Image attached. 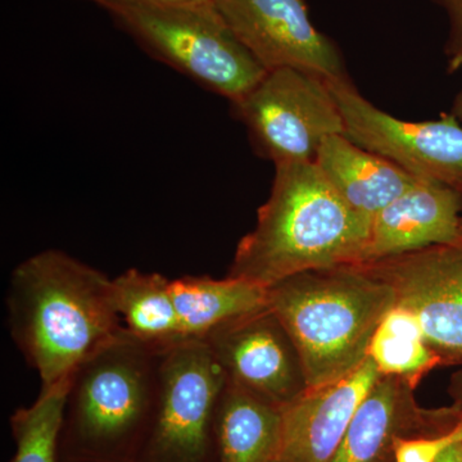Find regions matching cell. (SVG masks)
I'll list each match as a JSON object with an SVG mask.
<instances>
[{"label":"cell","instance_id":"obj_1","mask_svg":"<svg viewBox=\"0 0 462 462\" xmlns=\"http://www.w3.org/2000/svg\"><path fill=\"white\" fill-rule=\"evenodd\" d=\"M8 325L42 388L76 367L124 327L112 279L58 249L14 267L7 293Z\"/></svg>","mask_w":462,"mask_h":462},{"label":"cell","instance_id":"obj_2","mask_svg":"<svg viewBox=\"0 0 462 462\" xmlns=\"http://www.w3.org/2000/svg\"><path fill=\"white\" fill-rule=\"evenodd\" d=\"M370 225L315 162L275 166L269 199L254 229L236 245L229 276L269 288L309 270L357 263Z\"/></svg>","mask_w":462,"mask_h":462},{"label":"cell","instance_id":"obj_3","mask_svg":"<svg viewBox=\"0 0 462 462\" xmlns=\"http://www.w3.org/2000/svg\"><path fill=\"white\" fill-rule=\"evenodd\" d=\"M162 354L121 328L71 374L60 462H135L156 412Z\"/></svg>","mask_w":462,"mask_h":462},{"label":"cell","instance_id":"obj_4","mask_svg":"<svg viewBox=\"0 0 462 462\" xmlns=\"http://www.w3.org/2000/svg\"><path fill=\"white\" fill-rule=\"evenodd\" d=\"M394 306L393 289L355 264L309 270L267 288V307L293 340L309 388L355 372Z\"/></svg>","mask_w":462,"mask_h":462},{"label":"cell","instance_id":"obj_5","mask_svg":"<svg viewBox=\"0 0 462 462\" xmlns=\"http://www.w3.org/2000/svg\"><path fill=\"white\" fill-rule=\"evenodd\" d=\"M102 8L118 29L152 57L231 105L239 102L266 74L214 5L108 3Z\"/></svg>","mask_w":462,"mask_h":462},{"label":"cell","instance_id":"obj_6","mask_svg":"<svg viewBox=\"0 0 462 462\" xmlns=\"http://www.w3.org/2000/svg\"><path fill=\"white\" fill-rule=\"evenodd\" d=\"M225 384L203 340L163 352L156 412L135 462H218L216 410Z\"/></svg>","mask_w":462,"mask_h":462},{"label":"cell","instance_id":"obj_7","mask_svg":"<svg viewBox=\"0 0 462 462\" xmlns=\"http://www.w3.org/2000/svg\"><path fill=\"white\" fill-rule=\"evenodd\" d=\"M231 106L254 147L275 166L315 162L322 143L345 134L342 115L327 80L300 69L266 71Z\"/></svg>","mask_w":462,"mask_h":462},{"label":"cell","instance_id":"obj_8","mask_svg":"<svg viewBox=\"0 0 462 462\" xmlns=\"http://www.w3.org/2000/svg\"><path fill=\"white\" fill-rule=\"evenodd\" d=\"M338 105L345 135L387 158L421 180L445 185L462 196V124L455 115L438 120L404 121L365 98L348 78L327 80Z\"/></svg>","mask_w":462,"mask_h":462},{"label":"cell","instance_id":"obj_9","mask_svg":"<svg viewBox=\"0 0 462 462\" xmlns=\"http://www.w3.org/2000/svg\"><path fill=\"white\" fill-rule=\"evenodd\" d=\"M355 266L393 289L445 366L462 364V239Z\"/></svg>","mask_w":462,"mask_h":462},{"label":"cell","instance_id":"obj_10","mask_svg":"<svg viewBox=\"0 0 462 462\" xmlns=\"http://www.w3.org/2000/svg\"><path fill=\"white\" fill-rule=\"evenodd\" d=\"M236 39L266 71L296 69L346 78L336 42L312 23L305 0H212Z\"/></svg>","mask_w":462,"mask_h":462},{"label":"cell","instance_id":"obj_11","mask_svg":"<svg viewBox=\"0 0 462 462\" xmlns=\"http://www.w3.org/2000/svg\"><path fill=\"white\" fill-rule=\"evenodd\" d=\"M200 340L229 382L270 402L285 407L309 389L296 346L269 307L225 322Z\"/></svg>","mask_w":462,"mask_h":462},{"label":"cell","instance_id":"obj_12","mask_svg":"<svg viewBox=\"0 0 462 462\" xmlns=\"http://www.w3.org/2000/svg\"><path fill=\"white\" fill-rule=\"evenodd\" d=\"M406 380L382 375L356 410L331 462L394 461L398 438L436 436L461 421L455 404L425 409Z\"/></svg>","mask_w":462,"mask_h":462},{"label":"cell","instance_id":"obj_13","mask_svg":"<svg viewBox=\"0 0 462 462\" xmlns=\"http://www.w3.org/2000/svg\"><path fill=\"white\" fill-rule=\"evenodd\" d=\"M382 374L369 357L345 378L309 388L282 407L275 462H331L356 410Z\"/></svg>","mask_w":462,"mask_h":462},{"label":"cell","instance_id":"obj_14","mask_svg":"<svg viewBox=\"0 0 462 462\" xmlns=\"http://www.w3.org/2000/svg\"><path fill=\"white\" fill-rule=\"evenodd\" d=\"M460 239L461 194L438 182L418 179L409 190L373 218L369 238L357 263Z\"/></svg>","mask_w":462,"mask_h":462},{"label":"cell","instance_id":"obj_15","mask_svg":"<svg viewBox=\"0 0 462 462\" xmlns=\"http://www.w3.org/2000/svg\"><path fill=\"white\" fill-rule=\"evenodd\" d=\"M315 163L340 199L370 221L418 180L345 134L322 143Z\"/></svg>","mask_w":462,"mask_h":462},{"label":"cell","instance_id":"obj_16","mask_svg":"<svg viewBox=\"0 0 462 462\" xmlns=\"http://www.w3.org/2000/svg\"><path fill=\"white\" fill-rule=\"evenodd\" d=\"M282 407L226 379L216 410L218 462H275Z\"/></svg>","mask_w":462,"mask_h":462},{"label":"cell","instance_id":"obj_17","mask_svg":"<svg viewBox=\"0 0 462 462\" xmlns=\"http://www.w3.org/2000/svg\"><path fill=\"white\" fill-rule=\"evenodd\" d=\"M172 297L185 339H203L216 328L267 307V288L245 279L182 276Z\"/></svg>","mask_w":462,"mask_h":462},{"label":"cell","instance_id":"obj_18","mask_svg":"<svg viewBox=\"0 0 462 462\" xmlns=\"http://www.w3.org/2000/svg\"><path fill=\"white\" fill-rule=\"evenodd\" d=\"M172 281L157 273L129 269L112 279L114 300L125 329L149 348L163 354L185 342Z\"/></svg>","mask_w":462,"mask_h":462},{"label":"cell","instance_id":"obj_19","mask_svg":"<svg viewBox=\"0 0 462 462\" xmlns=\"http://www.w3.org/2000/svg\"><path fill=\"white\" fill-rule=\"evenodd\" d=\"M367 357L382 375L406 380L415 389L431 370L445 366L425 340L418 318L398 305L376 328Z\"/></svg>","mask_w":462,"mask_h":462},{"label":"cell","instance_id":"obj_20","mask_svg":"<svg viewBox=\"0 0 462 462\" xmlns=\"http://www.w3.org/2000/svg\"><path fill=\"white\" fill-rule=\"evenodd\" d=\"M69 379L42 388L38 400L11 416L16 452L9 462H60L58 440Z\"/></svg>","mask_w":462,"mask_h":462},{"label":"cell","instance_id":"obj_21","mask_svg":"<svg viewBox=\"0 0 462 462\" xmlns=\"http://www.w3.org/2000/svg\"><path fill=\"white\" fill-rule=\"evenodd\" d=\"M462 443V420L446 433L436 436L398 438L394 462H437L449 447Z\"/></svg>","mask_w":462,"mask_h":462},{"label":"cell","instance_id":"obj_22","mask_svg":"<svg viewBox=\"0 0 462 462\" xmlns=\"http://www.w3.org/2000/svg\"><path fill=\"white\" fill-rule=\"evenodd\" d=\"M446 12L448 35L445 44L447 71L449 74L462 69V0H433Z\"/></svg>","mask_w":462,"mask_h":462},{"label":"cell","instance_id":"obj_23","mask_svg":"<svg viewBox=\"0 0 462 462\" xmlns=\"http://www.w3.org/2000/svg\"><path fill=\"white\" fill-rule=\"evenodd\" d=\"M100 7L108 3H147V5H212V0H91Z\"/></svg>","mask_w":462,"mask_h":462},{"label":"cell","instance_id":"obj_24","mask_svg":"<svg viewBox=\"0 0 462 462\" xmlns=\"http://www.w3.org/2000/svg\"><path fill=\"white\" fill-rule=\"evenodd\" d=\"M448 393L452 400H454L452 404H455L462 420V370L452 375L451 382H449Z\"/></svg>","mask_w":462,"mask_h":462},{"label":"cell","instance_id":"obj_25","mask_svg":"<svg viewBox=\"0 0 462 462\" xmlns=\"http://www.w3.org/2000/svg\"><path fill=\"white\" fill-rule=\"evenodd\" d=\"M437 462H462V443L449 447L446 452L440 455Z\"/></svg>","mask_w":462,"mask_h":462},{"label":"cell","instance_id":"obj_26","mask_svg":"<svg viewBox=\"0 0 462 462\" xmlns=\"http://www.w3.org/2000/svg\"><path fill=\"white\" fill-rule=\"evenodd\" d=\"M451 114L462 124V90L455 98L454 106H452Z\"/></svg>","mask_w":462,"mask_h":462}]
</instances>
